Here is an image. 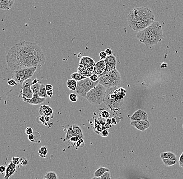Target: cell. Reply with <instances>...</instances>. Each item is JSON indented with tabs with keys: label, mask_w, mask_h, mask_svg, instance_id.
Returning a JSON list of instances; mask_svg holds the SVG:
<instances>
[{
	"label": "cell",
	"mask_w": 183,
	"mask_h": 179,
	"mask_svg": "<svg viewBox=\"0 0 183 179\" xmlns=\"http://www.w3.org/2000/svg\"><path fill=\"white\" fill-rule=\"evenodd\" d=\"M79 64L90 68H94L96 64L94 60L92 58L88 56L82 57L80 60Z\"/></svg>",
	"instance_id": "obj_14"
},
{
	"label": "cell",
	"mask_w": 183,
	"mask_h": 179,
	"mask_svg": "<svg viewBox=\"0 0 183 179\" xmlns=\"http://www.w3.org/2000/svg\"><path fill=\"white\" fill-rule=\"evenodd\" d=\"M85 145V142L84 141V139H79L77 142L74 144V148L78 149V148H82Z\"/></svg>",
	"instance_id": "obj_34"
},
{
	"label": "cell",
	"mask_w": 183,
	"mask_h": 179,
	"mask_svg": "<svg viewBox=\"0 0 183 179\" xmlns=\"http://www.w3.org/2000/svg\"><path fill=\"white\" fill-rule=\"evenodd\" d=\"M36 122L39 124H44L46 126H48L47 122L45 121L44 116H41L40 117H39L36 118Z\"/></svg>",
	"instance_id": "obj_35"
},
{
	"label": "cell",
	"mask_w": 183,
	"mask_h": 179,
	"mask_svg": "<svg viewBox=\"0 0 183 179\" xmlns=\"http://www.w3.org/2000/svg\"><path fill=\"white\" fill-rule=\"evenodd\" d=\"M43 179H46V178H43Z\"/></svg>",
	"instance_id": "obj_58"
},
{
	"label": "cell",
	"mask_w": 183,
	"mask_h": 179,
	"mask_svg": "<svg viewBox=\"0 0 183 179\" xmlns=\"http://www.w3.org/2000/svg\"><path fill=\"white\" fill-rule=\"evenodd\" d=\"M160 157L161 159H171L177 160L176 156L171 152H162L160 154Z\"/></svg>",
	"instance_id": "obj_24"
},
{
	"label": "cell",
	"mask_w": 183,
	"mask_h": 179,
	"mask_svg": "<svg viewBox=\"0 0 183 179\" xmlns=\"http://www.w3.org/2000/svg\"><path fill=\"white\" fill-rule=\"evenodd\" d=\"M40 81L37 78H35L32 81L31 89L33 91V96H39L41 87Z\"/></svg>",
	"instance_id": "obj_17"
},
{
	"label": "cell",
	"mask_w": 183,
	"mask_h": 179,
	"mask_svg": "<svg viewBox=\"0 0 183 179\" xmlns=\"http://www.w3.org/2000/svg\"><path fill=\"white\" fill-rule=\"evenodd\" d=\"M121 74L116 69L100 77L98 82L100 84L108 89L118 87L121 84Z\"/></svg>",
	"instance_id": "obj_4"
},
{
	"label": "cell",
	"mask_w": 183,
	"mask_h": 179,
	"mask_svg": "<svg viewBox=\"0 0 183 179\" xmlns=\"http://www.w3.org/2000/svg\"><path fill=\"white\" fill-rule=\"evenodd\" d=\"M27 164H28V160H27L26 158L22 157L20 158V164L22 166H25L27 165Z\"/></svg>",
	"instance_id": "obj_40"
},
{
	"label": "cell",
	"mask_w": 183,
	"mask_h": 179,
	"mask_svg": "<svg viewBox=\"0 0 183 179\" xmlns=\"http://www.w3.org/2000/svg\"><path fill=\"white\" fill-rule=\"evenodd\" d=\"M100 126H102V125L101 124L100 122L99 121L98 119H96L95 120V122H94V130L95 132H96L97 134H100L101 132H102L103 130V127H102Z\"/></svg>",
	"instance_id": "obj_30"
},
{
	"label": "cell",
	"mask_w": 183,
	"mask_h": 179,
	"mask_svg": "<svg viewBox=\"0 0 183 179\" xmlns=\"http://www.w3.org/2000/svg\"><path fill=\"white\" fill-rule=\"evenodd\" d=\"M168 66V64L165 63V62H164V63H163L161 65V68H164V67H166V66Z\"/></svg>",
	"instance_id": "obj_55"
},
{
	"label": "cell",
	"mask_w": 183,
	"mask_h": 179,
	"mask_svg": "<svg viewBox=\"0 0 183 179\" xmlns=\"http://www.w3.org/2000/svg\"><path fill=\"white\" fill-rule=\"evenodd\" d=\"M130 119L132 121L144 120L148 121L147 114L145 111L142 109H138L135 111L130 117Z\"/></svg>",
	"instance_id": "obj_11"
},
{
	"label": "cell",
	"mask_w": 183,
	"mask_h": 179,
	"mask_svg": "<svg viewBox=\"0 0 183 179\" xmlns=\"http://www.w3.org/2000/svg\"><path fill=\"white\" fill-rule=\"evenodd\" d=\"M7 83H8V85H10V86L13 87V86L16 85H17V82L15 80V79H11L10 80H8Z\"/></svg>",
	"instance_id": "obj_41"
},
{
	"label": "cell",
	"mask_w": 183,
	"mask_h": 179,
	"mask_svg": "<svg viewBox=\"0 0 183 179\" xmlns=\"http://www.w3.org/2000/svg\"><path fill=\"white\" fill-rule=\"evenodd\" d=\"M112 124L111 119H110L109 118L107 119L106 121V123H105L106 127V128H110V127H111Z\"/></svg>",
	"instance_id": "obj_45"
},
{
	"label": "cell",
	"mask_w": 183,
	"mask_h": 179,
	"mask_svg": "<svg viewBox=\"0 0 183 179\" xmlns=\"http://www.w3.org/2000/svg\"><path fill=\"white\" fill-rule=\"evenodd\" d=\"M128 26L134 31L140 32L151 25L155 21L152 10L145 7H136L127 17Z\"/></svg>",
	"instance_id": "obj_2"
},
{
	"label": "cell",
	"mask_w": 183,
	"mask_h": 179,
	"mask_svg": "<svg viewBox=\"0 0 183 179\" xmlns=\"http://www.w3.org/2000/svg\"><path fill=\"white\" fill-rule=\"evenodd\" d=\"M12 162L15 165H17L20 164V158L17 157H14L12 158Z\"/></svg>",
	"instance_id": "obj_44"
},
{
	"label": "cell",
	"mask_w": 183,
	"mask_h": 179,
	"mask_svg": "<svg viewBox=\"0 0 183 179\" xmlns=\"http://www.w3.org/2000/svg\"><path fill=\"white\" fill-rule=\"evenodd\" d=\"M40 133L38 132L34 131L32 134L29 135L28 138L30 142L34 143H40Z\"/></svg>",
	"instance_id": "obj_22"
},
{
	"label": "cell",
	"mask_w": 183,
	"mask_h": 179,
	"mask_svg": "<svg viewBox=\"0 0 183 179\" xmlns=\"http://www.w3.org/2000/svg\"><path fill=\"white\" fill-rule=\"evenodd\" d=\"M16 170V165H15L12 162V161H11L6 167L4 179H10V177H11V176L14 173Z\"/></svg>",
	"instance_id": "obj_15"
},
{
	"label": "cell",
	"mask_w": 183,
	"mask_h": 179,
	"mask_svg": "<svg viewBox=\"0 0 183 179\" xmlns=\"http://www.w3.org/2000/svg\"><path fill=\"white\" fill-rule=\"evenodd\" d=\"M112 124L114 125H116L120 121V118L118 116H115L111 118Z\"/></svg>",
	"instance_id": "obj_39"
},
{
	"label": "cell",
	"mask_w": 183,
	"mask_h": 179,
	"mask_svg": "<svg viewBox=\"0 0 183 179\" xmlns=\"http://www.w3.org/2000/svg\"><path fill=\"white\" fill-rule=\"evenodd\" d=\"M15 0H0V10H10L14 4Z\"/></svg>",
	"instance_id": "obj_16"
},
{
	"label": "cell",
	"mask_w": 183,
	"mask_h": 179,
	"mask_svg": "<svg viewBox=\"0 0 183 179\" xmlns=\"http://www.w3.org/2000/svg\"><path fill=\"white\" fill-rule=\"evenodd\" d=\"M69 99L72 102H76L78 101V97L74 93H70L69 95Z\"/></svg>",
	"instance_id": "obj_37"
},
{
	"label": "cell",
	"mask_w": 183,
	"mask_h": 179,
	"mask_svg": "<svg viewBox=\"0 0 183 179\" xmlns=\"http://www.w3.org/2000/svg\"><path fill=\"white\" fill-rule=\"evenodd\" d=\"M98 83V81L93 82L89 77L86 78L85 79L78 82L76 92L80 96L86 97L88 93L90 90L95 87Z\"/></svg>",
	"instance_id": "obj_7"
},
{
	"label": "cell",
	"mask_w": 183,
	"mask_h": 179,
	"mask_svg": "<svg viewBox=\"0 0 183 179\" xmlns=\"http://www.w3.org/2000/svg\"><path fill=\"white\" fill-rule=\"evenodd\" d=\"M100 135L102 137H107L109 135V132L107 130H104L100 133Z\"/></svg>",
	"instance_id": "obj_47"
},
{
	"label": "cell",
	"mask_w": 183,
	"mask_h": 179,
	"mask_svg": "<svg viewBox=\"0 0 183 179\" xmlns=\"http://www.w3.org/2000/svg\"><path fill=\"white\" fill-rule=\"evenodd\" d=\"M38 69V68L36 66L22 69L24 74H25L26 80L31 78Z\"/></svg>",
	"instance_id": "obj_20"
},
{
	"label": "cell",
	"mask_w": 183,
	"mask_h": 179,
	"mask_svg": "<svg viewBox=\"0 0 183 179\" xmlns=\"http://www.w3.org/2000/svg\"><path fill=\"white\" fill-rule=\"evenodd\" d=\"M44 118H45V120L47 122H48L51 119L50 117V116H44Z\"/></svg>",
	"instance_id": "obj_54"
},
{
	"label": "cell",
	"mask_w": 183,
	"mask_h": 179,
	"mask_svg": "<svg viewBox=\"0 0 183 179\" xmlns=\"http://www.w3.org/2000/svg\"><path fill=\"white\" fill-rule=\"evenodd\" d=\"M138 179H145V178H141V177H140V178H138Z\"/></svg>",
	"instance_id": "obj_57"
},
{
	"label": "cell",
	"mask_w": 183,
	"mask_h": 179,
	"mask_svg": "<svg viewBox=\"0 0 183 179\" xmlns=\"http://www.w3.org/2000/svg\"><path fill=\"white\" fill-rule=\"evenodd\" d=\"M14 78L17 82L20 84H22L24 81L26 80L25 74L22 69L15 71Z\"/></svg>",
	"instance_id": "obj_19"
},
{
	"label": "cell",
	"mask_w": 183,
	"mask_h": 179,
	"mask_svg": "<svg viewBox=\"0 0 183 179\" xmlns=\"http://www.w3.org/2000/svg\"><path fill=\"white\" fill-rule=\"evenodd\" d=\"M53 85L50 84H48L46 85V89L47 91H50V90H53Z\"/></svg>",
	"instance_id": "obj_52"
},
{
	"label": "cell",
	"mask_w": 183,
	"mask_h": 179,
	"mask_svg": "<svg viewBox=\"0 0 183 179\" xmlns=\"http://www.w3.org/2000/svg\"><path fill=\"white\" fill-rule=\"evenodd\" d=\"M79 139V138L78 137H76V136H74L72 137V138L70 139V140H69L68 142H70L72 143V144H74H74Z\"/></svg>",
	"instance_id": "obj_46"
},
{
	"label": "cell",
	"mask_w": 183,
	"mask_h": 179,
	"mask_svg": "<svg viewBox=\"0 0 183 179\" xmlns=\"http://www.w3.org/2000/svg\"><path fill=\"white\" fill-rule=\"evenodd\" d=\"M105 52L106 53L107 56H111L113 55L112 54V51L110 48H107L106 50H105Z\"/></svg>",
	"instance_id": "obj_50"
},
{
	"label": "cell",
	"mask_w": 183,
	"mask_h": 179,
	"mask_svg": "<svg viewBox=\"0 0 183 179\" xmlns=\"http://www.w3.org/2000/svg\"><path fill=\"white\" fill-rule=\"evenodd\" d=\"M106 69L101 76L116 69V58L114 55L107 56L105 60Z\"/></svg>",
	"instance_id": "obj_9"
},
{
	"label": "cell",
	"mask_w": 183,
	"mask_h": 179,
	"mask_svg": "<svg viewBox=\"0 0 183 179\" xmlns=\"http://www.w3.org/2000/svg\"><path fill=\"white\" fill-rule=\"evenodd\" d=\"M45 101V99L42 98L39 96H33L32 98L27 100L26 103L33 105H38L42 104Z\"/></svg>",
	"instance_id": "obj_21"
},
{
	"label": "cell",
	"mask_w": 183,
	"mask_h": 179,
	"mask_svg": "<svg viewBox=\"0 0 183 179\" xmlns=\"http://www.w3.org/2000/svg\"><path fill=\"white\" fill-rule=\"evenodd\" d=\"M92 179H100V178H98V177H94Z\"/></svg>",
	"instance_id": "obj_56"
},
{
	"label": "cell",
	"mask_w": 183,
	"mask_h": 179,
	"mask_svg": "<svg viewBox=\"0 0 183 179\" xmlns=\"http://www.w3.org/2000/svg\"><path fill=\"white\" fill-rule=\"evenodd\" d=\"M47 95H48V96L50 97V98L52 97L53 95V90L47 91Z\"/></svg>",
	"instance_id": "obj_53"
},
{
	"label": "cell",
	"mask_w": 183,
	"mask_h": 179,
	"mask_svg": "<svg viewBox=\"0 0 183 179\" xmlns=\"http://www.w3.org/2000/svg\"><path fill=\"white\" fill-rule=\"evenodd\" d=\"M118 87H110L106 90L104 103L112 111L116 112L121 109L123 104L124 100H119L114 96V91Z\"/></svg>",
	"instance_id": "obj_6"
},
{
	"label": "cell",
	"mask_w": 183,
	"mask_h": 179,
	"mask_svg": "<svg viewBox=\"0 0 183 179\" xmlns=\"http://www.w3.org/2000/svg\"><path fill=\"white\" fill-rule=\"evenodd\" d=\"M162 160L164 165L167 167H170L176 164L177 160H171V159H162Z\"/></svg>",
	"instance_id": "obj_31"
},
{
	"label": "cell",
	"mask_w": 183,
	"mask_h": 179,
	"mask_svg": "<svg viewBox=\"0 0 183 179\" xmlns=\"http://www.w3.org/2000/svg\"><path fill=\"white\" fill-rule=\"evenodd\" d=\"M131 125L135 127L139 130L144 132L149 127L150 124L149 121H132Z\"/></svg>",
	"instance_id": "obj_10"
},
{
	"label": "cell",
	"mask_w": 183,
	"mask_h": 179,
	"mask_svg": "<svg viewBox=\"0 0 183 179\" xmlns=\"http://www.w3.org/2000/svg\"><path fill=\"white\" fill-rule=\"evenodd\" d=\"M100 118H102V119H108L110 117V113L107 110H103L101 111L100 112Z\"/></svg>",
	"instance_id": "obj_36"
},
{
	"label": "cell",
	"mask_w": 183,
	"mask_h": 179,
	"mask_svg": "<svg viewBox=\"0 0 183 179\" xmlns=\"http://www.w3.org/2000/svg\"><path fill=\"white\" fill-rule=\"evenodd\" d=\"M93 71L94 68L88 67L79 64L78 67V72L81 74L84 77L86 78L90 77V76L93 75Z\"/></svg>",
	"instance_id": "obj_13"
},
{
	"label": "cell",
	"mask_w": 183,
	"mask_h": 179,
	"mask_svg": "<svg viewBox=\"0 0 183 179\" xmlns=\"http://www.w3.org/2000/svg\"><path fill=\"white\" fill-rule=\"evenodd\" d=\"M6 169V167L5 166H3V165L1 166V167H0V173L3 174L4 172H5Z\"/></svg>",
	"instance_id": "obj_51"
},
{
	"label": "cell",
	"mask_w": 183,
	"mask_h": 179,
	"mask_svg": "<svg viewBox=\"0 0 183 179\" xmlns=\"http://www.w3.org/2000/svg\"><path fill=\"white\" fill-rule=\"evenodd\" d=\"M74 136H75L74 134V130L72 128V125L69 126L68 129L67 131L66 134V136L65 138L64 141H67L68 142L70 139L72 138V137H73Z\"/></svg>",
	"instance_id": "obj_27"
},
{
	"label": "cell",
	"mask_w": 183,
	"mask_h": 179,
	"mask_svg": "<svg viewBox=\"0 0 183 179\" xmlns=\"http://www.w3.org/2000/svg\"></svg>",
	"instance_id": "obj_59"
},
{
	"label": "cell",
	"mask_w": 183,
	"mask_h": 179,
	"mask_svg": "<svg viewBox=\"0 0 183 179\" xmlns=\"http://www.w3.org/2000/svg\"><path fill=\"white\" fill-rule=\"evenodd\" d=\"M25 131H26V134L27 135H29L32 134L33 132H34L33 129L30 127H27Z\"/></svg>",
	"instance_id": "obj_48"
},
{
	"label": "cell",
	"mask_w": 183,
	"mask_h": 179,
	"mask_svg": "<svg viewBox=\"0 0 183 179\" xmlns=\"http://www.w3.org/2000/svg\"><path fill=\"white\" fill-rule=\"evenodd\" d=\"M111 175L110 172H105V173L102 174L101 177H100V179H111Z\"/></svg>",
	"instance_id": "obj_38"
},
{
	"label": "cell",
	"mask_w": 183,
	"mask_h": 179,
	"mask_svg": "<svg viewBox=\"0 0 183 179\" xmlns=\"http://www.w3.org/2000/svg\"><path fill=\"white\" fill-rule=\"evenodd\" d=\"M107 57V54L105 52V51H102L100 53V60H105V59L106 58V57Z\"/></svg>",
	"instance_id": "obj_43"
},
{
	"label": "cell",
	"mask_w": 183,
	"mask_h": 179,
	"mask_svg": "<svg viewBox=\"0 0 183 179\" xmlns=\"http://www.w3.org/2000/svg\"><path fill=\"white\" fill-rule=\"evenodd\" d=\"M179 165L181 166V167L183 168V152L182 153L181 156H180V157L179 159Z\"/></svg>",
	"instance_id": "obj_49"
},
{
	"label": "cell",
	"mask_w": 183,
	"mask_h": 179,
	"mask_svg": "<svg viewBox=\"0 0 183 179\" xmlns=\"http://www.w3.org/2000/svg\"><path fill=\"white\" fill-rule=\"evenodd\" d=\"M110 172V170L108 168L103 167H101L98 169L95 172H94V177L100 178L104 174L105 172Z\"/></svg>",
	"instance_id": "obj_26"
},
{
	"label": "cell",
	"mask_w": 183,
	"mask_h": 179,
	"mask_svg": "<svg viewBox=\"0 0 183 179\" xmlns=\"http://www.w3.org/2000/svg\"><path fill=\"white\" fill-rule=\"evenodd\" d=\"M77 84H78V82L73 79H69L67 81V87L73 91H76V87H77Z\"/></svg>",
	"instance_id": "obj_25"
},
{
	"label": "cell",
	"mask_w": 183,
	"mask_h": 179,
	"mask_svg": "<svg viewBox=\"0 0 183 179\" xmlns=\"http://www.w3.org/2000/svg\"><path fill=\"white\" fill-rule=\"evenodd\" d=\"M89 78H90V80H92L93 82H96V81H98L100 77L97 75L93 74V75L91 76L90 77H89Z\"/></svg>",
	"instance_id": "obj_42"
},
{
	"label": "cell",
	"mask_w": 183,
	"mask_h": 179,
	"mask_svg": "<svg viewBox=\"0 0 183 179\" xmlns=\"http://www.w3.org/2000/svg\"><path fill=\"white\" fill-rule=\"evenodd\" d=\"M32 81L31 78L27 79L22 84V89L20 92V96L24 102L26 103L27 100L32 98L33 96V91L31 89L32 85Z\"/></svg>",
	"instance_id": "obj_8"
},
{
	"label": "cell",
	"mask_w": 183,
	"mask_h": 179,
	"mask_svg": "<svg viewBox=\"0 0 183 179\" xmlns=\"http://www.w3.org/2000/svg\"><path fill=\"white\" fill-rule=\"evenodd\" d=\"M136 38L146 46L156 45L164 38L161 24L155 21L147 28L138 32Z\"/></svg>",
	"instance_id": "obj_3"
},
{
	"label": "cell",
	"mask_w": 183,
	"mask_h": 179,
	"mask_svg": "<svg viewBox=\"0 0 183 179\" xmlns=\"http://www.w3.org/2000/svg\"><path fill=\"white\" fill-rule=\"evenodd\" d=\"M72 128L74 130L75 136L78 137L79 139H84V135H83L82 130L81 129V127L76 124H73Z\"/></svg>",
	"instance_id": "obj_23"
},
{
	"label": "cell",
	"mask_w": 183,
	"mask_h": 179,
	"mask_svg": "<svg viewBox=\"0 0 183 179\" xmlns=\"http://www.w3.org/2000/svg\"><path fill=\"white\" fill-rule=\"evenodd\" d=\"M105 69H106V63L105 60H100L95 64L94 67L93 74L97 75L100 77L104 72Z\"/></svg>",
	"instance_id": "obj_12"
},
{
	"label": "cell",
	"mask_w": 183,
	"mask_h": 179,
	"mask_svg": "<svg viewBox=\"0 0 183 179\" xmlns=\"http://www.w3.org/2000/svg\"><path fill=\"white\" fill-rule=\"evenodd\" d=\"M39 96L42 98H44L45 99H47L48 97L47 95V90L46 89V85L44 84L41 85L40 90Z\"/></svg>",
	"instance_id": "obj_28"
},
{
	"label": "cell",
	"mask_w": 183,
	"mask_h": 179,
	"mask_svg": "<svg viewBox=\"0 0 183 179\" xmlns=\"http://www.w3.org/2000/svg\"><path fill=\"white\" fill-rule=\"evenodd\" d=\"M6 61L12 71L33 66L40 69L45 64V57L42 50L36 43L22 41L10 49L6 56Z\"/></svg>",
	"instance_id": "obj_1"
},
{
	"label": "cell",
	"mask_w": 183,
	"mask_h": 179,
	"mask_svg": "<svg viewBox=\"0 0 183 179\" xmlns=\"http://www.w3.org/2000/svg\"><path fill=\"white\" fill-rule=\"evenodd\" d=\"M106 90L102 85L98 83L88 93L86 99L90 104L100 105L104 102Z\"/></svg>",
	"instance_id": "obj_5"
},
{
	"label": "cell",
	"mask_w": 183,
	"mask_h": 179,
	"mask_svg": "<svg viewBox=\"0 0 183 179\" xmlns=\"http://www.w3.org/2000/svg\"><path fill=\"white\" fill-rule=\"evenodd\" d=\"M39 113L41 116H50L53 114V109L50 106L42 105L39 108Z\"/></svg>",
	"instance_id": "obj_18"
},
{
	"label": "cell",
	"mask_w": 183,
	"mask_h": 179,
	"mask_svg": "<svg viewBox=\"0 0 183 179\" xmlns=\"http://www.w3.org/2000/svg\"><path fill=\"white\" fill-rule=\"evenodd\" d=\"M39 154L40 157L45 158L48 154V150L46 147L44 146L41 147L40 149L39 150Z\"/></svg>",
	"instance_id": "obj_32"
},
{
	"label": "cell",
	"mask_w": 183,
	"mask_h": 179,
	"mask_svg": "<svg viewBox=\"0 0 183 179\" xmlns=\"http://www.w3.org/2000/svg\"><path fill=\"white\" fill-rule=\"evenodd\" d=\"M44 178L47 179H58L57 174L53 171L47 172L45 174Z\"/></svg>",
	"instance_id": "obj_33"
},
{
	"label": "cell",
	"mask_w": 183,
	"mask_h": 179,
	"mask_svg": "<svg viewBox=\"0 0 183 179\" xmlns=\"http://www.w3.org/2000/svg\"><path fill=\"white\" fill-rule=\"evenodd\" d=\"M70 76H71L72 79L76 80L77 82H79V81H80L81 80L85 79L86 78V77H84V76L81 75V74L79 73L78 72H76V73H74L72 74Z\"/></svg>",
	"instance_id": "obj_29"
}]
</instances>
